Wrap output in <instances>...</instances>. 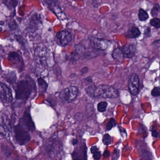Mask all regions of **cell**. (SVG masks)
Returning <instances> with one entry per match:
<instances>
[{
	"label": "cell",
	"mask_w": 160,
	"mask_h": 160,
	"mask_svg": "<svg viewBox=\"0 0 160 160\" xmlns=\"http://www.w3.org/2000/svg\"><path fill=\"white\" fill-rule=\"evenodd\" d=\"M118 91L115 88L107 85H101L95 88L92 97L114 99L118 96Z\"/></svg>",
	"instance_id": "obj_1"
},
{
	"label": "cell",
	"mask_w": 160,
	"mask_h": 160,
	"mask_svg": "<svg viewBox=\"0 0 160 160\" xmlns=\"http://www.w3.org/2000/svg\"><path fill=\"white\" fill-rule=\"evenodd\" d=\"M32 85L29 81L22 80L19 82L16 90V98L18 100H27L32 92Z\"/></svg>",
	"instance_id": "obj_2"
},
{
	"label": "cell",
	"mask_w": 160,
	"mask_h": 160,
	"mask_svg": "<svg viewBox=\"0 0 160 160\" xmlns=\"http://www.w3.org/2000/svg\"><path fill=\"white\" fill-rule=\"evenodd\" d=\"M62 148V143L60 140L52 138L46 143L45 149L51 158H55L59 155Z\"/></svg>",
	"instance_id": "obj_3"
},
{
	"label": "cell",
	"mask_w": 160,
	"mask_h": 160,
	"mask_svg": "<svg viewBox=\"0 0 160 160\" xmlns=\"http://www.w3.org/2000/svg\"><path fill=\"white\" fill-rule=\"evenodd\" d=\"M14 132L16 139L19 145H26L30 140L31 136L28 131L20 123L15 127Z\"/></svg>",
	"instance_id": "obj_4"
},
{
	"label": "cell",
	"mask_w": 160,
	"mask_h": 160,
	"mask_svg": "<svg viewBox=\"0 0 160 160\" xmlns=\"http://www.w3.org/2000/svg\"><path fill=\"white\" fill-rule=\"evenodd\" d=\"M48 50L44 46L38 47L34 52V60L36 63L42 66L48 65Z\"/></svg>",
	"instance_id": "obj_5"
},
{
	"label": "cell",
	"mask_w": 160,
	"mask_h": 160,
	"mask_svg": "<svg viewBox=\"0 0 160 160\" xmlns=\"http://www.w3.org/2000/svg\"><path fill=\"white\" fill-rule=\"evenodd\" d=\"M78 94V89L71 86L62 90L59 94V98L63 103H70L75 100Z\"/></svg>",
	"instance_id": "obj_6"
},
{
	"label": "cell",
	"mask_w": 160,
	"mask_h": 160,
	"mask_svg": "<svg viewBox=\"0 0 160 160\" xmlns=\"http://www.w3.org/2000/svg\"><path fill=\"white\" fill-rule=\"evenodd\" d=\"M13 101L12 93L7 85L0 82V102L4 104L11 103Z\"/></svg>",
	"instance_id": "obj_7"
},
{
	"label": "cell",
	"mask_w": 160,
	"mask_h": 160,
	"mask_svg": "<svg viewBox=\"0 0 160 160\" xmlns=\"http://www.w3.org/2000/svg\"><path fill=\"white\" fill-rule=\"evenodd\" d=\"M19 123L28 131L33 132L35 130V125L31 117L29 108L26 109L24 112L23 118L20 120Z\"/></svg>",
	"instance_id": "obj_8"
},
{
	"label": "cell",
	"mask_w": 160,
	"mask_h": 160,
	"mask_svg": "<svg viewBox=\"0 0 160 160\" xmlns=\"http://www.w3.org/2000/svg\"><path fill=\"white\" fill-rule=\"evenodd\" d=\"M139 79L138 76L135 73H132L129 77L128 88L132 95L135 96L138 92L139 87Z\"/></svg>",
	"instance_id": "obj_9"
},
{
	"label": "cell",
	"mask_w": 160,
	"mask_h": 160,
	"mask_svg": "<svg viewBox=\"0 0 160 160\" xmlns=\"http://www.w3.org/2000/svg\"><path fill=\"white\" fill-rule=\"evenodd\" d=\"M41 18L37 15H33L29 19L27 24V29L31 32H34L39 28L41 25Z\"/></svg>",
	"instance_id": "obj_10"
},
{
	"label": "cell",
	"mask_w": 160,
	"mask_h": 160,
	"mask_svg": "<svg viewBox=\"0 0 160 160\" xmlns=\"http://www.w3.org/2000/svg\"><path fill=\"white\" fill-rule=\"evenodd\" d=\"M9 124L6 122L4 118L0 117V137L5 138L10 137L11 130Z\"/></svg>",
	"instance_id": "obj_11"
},
{
	"label": "cell",
	"mask_w": 160,
	"mask_h": 160,
	"mask_svg": "<svg viewBox=\"0 0 160 160\" xmlns=\"http://www.w3.org/2000/svg\"><path fill=\"white\" fill-rule=\"evenodd\" d=\"M57 37L62 46H66L69 44L72 41V35L67 31L59 32L57 34Z\"/></svg>",
	"instance_id": "obj_12"
},
{
	"label": "cell",
	"mask_w": 160,
	"mask_h": 160,
	"mask_svg": "<svg viewBox=\"0 0 160 160\" xmlns=\"http://www.w3.org/2000/svg\"><path fill=\"white\" fill-rule=\"evenodd\" d=\"M93 48L96 50H105L108 47L107 41L102 39H95L91 42Z\"/></svg>",
	"instance_id": "obj_13"
},
{
	"label": "cell",
	"mask_w": 160,
	"mask_h": 160,
	"mask_svg": "<svg viewBox=\"0 0 160 160\" xmlns=\"http://www.w3.org/2000/svg\"><path fill=\"white\" fill-rule=\"evenodd\" d=\"M123 56L128 58H132L135 55L136 49L134 45L128 44L123 47L122 50Z\"/></svg>",
	"instance_id": "obj_14"
},
{
	"label": "cell",
	"mask_w": 160,
	"mask_h": 160,
	"mask_svg": "<svg viewBox=\"0 0 160 160\" xmlns=\"http://www.w3.org/2000/svg\"><path fill=\"white\" fill-rule=\"evenodd\" d=\"M141 34L140 31L138 28L135 27H132L128 30L127 32V36L130 38H138Z\"/></svg>",
	"instance_id": "obj_15"
},
{
	"label": "cell",
	"mask_w": 160,
	"mask_h": 160,
	"mask_svg": "<svg viewBox=\"0 0 160 160\" xmlns=\"http://www.w3.org/2000/svg\"><path fill=\"white\" fill-rule=\"evenodd\" d=\"M9 59L13 64L18 65L21 62L20 56L17 52H11L9 55Z\"/></svg>",
	"instance_id": "obj_16"
},
{
	"label": "cell",
	"mask_w": 160,
	"mask_h": 160,
	"mask_svg": "<svg viewBox=\"0 0 160 160\" xmlns=\"http://www.w3.org/2000/svg\"><path fill=\"white\" fill-rule=\"evenodd\" d=\"M112 57L114 59L118 62H122L123 60L124 56L122 50L119 48H117L113 51L112 54Z\"/></svg>",
	"instance_id": "obj_17"
},
{
	"label": "cell",
	"mask_w": 160,
	"mask_h": 160,
	"mask_svg": "<svg viewBox=\"0 0 160 160\" xmlns=\"http://www.w3.org/2000/svg\"><path fill=\"white\" fill-rule=\"evenodd\" d=\"M138 18L140 21H144L148 18L149 16L146 11L143 9H140L138 12Z\"/></svg>",
	"instance_id": "obj_18"
},
{
	"label": "cell",
	"mask_w": 160,
	"mask_h": 160,
	"mask_svg": "<svg viewBox=\"0 0 160 160\" xmlns=\"http://www.w3.org/2000/svg\"><path fill=\"white\" fill-rule=\"evenodd\" d=\"M38 84L41 91L45 92L48 88V85L46 82L42 78H40L38 79Z\"/></svg>",
	"instance_id": "obj_19"
},
{
	"label": "cell",
	"mask_w": 160,
	"mask_h": 160,
	"mask_svg": "<svg viewBox=\"0 0 160 160\" xmlns=\"http://www.w3.org/2000/svg\"><path fill=\"white\" fill-rule=\"evenodd\" d=\"M108 103L106 102H100L97 105V109L100 112H103L105 111L107 107Z\"/></svg>",
	"instance_id": "obj_20"
},
{
	"label": "cell",
	"mask_w": 160,
	"mask_h": 160,
	"mask_svg": "<svg viewBox=\"0 0 160 160\" xmlns=\"http://www.w3.org/2000/svg\"><path fill=\"white\" fill-rule=\"evenodd\" d=\"M150 25L152 27L156 28H159L160 27V19L157 18H155L153 19H151L150 20Z\"/></svg>",
	"instance_id": "obj_21"
},
{
	"label": "cell",
	"mask_w": 160,
	"mask_h": 160,
	"mask_svg": "<svg viewBox=\"0 0 160 160\" xmlns=\"http://www.w3.org/2000/svg\"><path fill=\"white\" fill-rule=\"evenodd\" d=\"M102 142L104 145L107 146L110 145L111 143V137L108 134H105L103 137Z\"/></svg>",
	"instance_id": "obj_22"
},
{
	"label": "cell",
	"mask_w": 160,
	"mask_h": 160,
	"mask_svg": "<svg viewBox=\"0 0 160 160\" xmlns=\"http://www.w3.org/2000/svg\"><path fill=\"white\" fill-rule=\"evenodd\" d=\"M97 50H92V51H88L87 53H85V57L88 59L93 58L97 56Z\"/></svg>",
	"instance_id": "obj_23"
},
{
	"label": "cell",
	"mask_w": 160,
	"mask_h": 160,
	"mask_svg": "<svg viewBox=\"0 0 160 160\" xmlns=\"http://www.w3.org/2000/svg\"><path fill=\"white\" fill-rule=\"evenodd\" d=\"M116 125H117V123H116L115 120L114 119V118H110V119L109 120V121H108V123H107V129L108 130V131H109V130H111L112 128H113V127L116 126Z\"/></svg>",
	"instance_id": "obj_24"
},
{
	"label": "cell",
	"mask_w": 160,
	"mask_h": 160,
	"mask_svg": "<svg viewBox=\"0 0 160 160\" xmlns=\"http://www.w3.org/2000/svg\"><path fill=\"white\" fill-rule=\"evenodd\" d=\"M159 12V5L158 4H155L152 10L151 14L153 17L157 16Z\"/></svg>",
	"instance_id": "obj_25"
},
{
	"label": "cell",
	"mask_w": 160,
	"mask_h": 160,
	"mask_svg": "<svg viewBox=\"0 0 160 160\" xmlns=\"http://www.w3.org/2000/svg\"><path fill=\"white\" fill-rule=\"evenodd\" d=\"M151 95L153 97H158L160 95V89L159 87H155L151 92Z\"/></svg>",
	"instance_id": "obj_26"
},
{
	"label": "cell",
	"mask_w": 160,
	"mask_h": 160,
	"mask_svg": "<svg viewBox=\"0 0 160 160\" xmlns=\"http://www.w3.org/2000/svg\"><path fill=\"white\" fill-rule=\"evenodd\" d=\"M93 157L95 160H99L101 157V153L100 152L97 151L93 153Z\"/></svg>",
	"instance_id": "obj_27"
},
{
	"label": "cell",
	"mask_w": 160,
	"mask_h": 160,
	"mask_svg": "<svg viewBox=\"0 0 160 160\" xmlns=\"http://www.w3.org/2000/svg\"><path fill=\"white\" fill-rule=\"evenodd\" d=\"M152 135L153 137L158 138L159 136V132L155 129H153L152 131Z\"/></svg>",
	"instance_id": "obj_28"
},
{
	"label": "cell",
	"mask_w": 160,
	"mask_h": 160,
	"mask_svg": "<svg viewBox=\"0 0 160 160\" xmlns=\"http://www.w3.org/2000/svg\"><path fill=\"white\" fill-rule=\"evenodd\" d=\"M150 28H148L146 30H145V32H144V34L145 35L148 36H150L149 35H150Z\"/></svg>",
	"instance_id": "obj_29"
},
{
	"label": "cell",
	"mask_w": 160,
	"mask_h": 160,
	"mask_svg": "<svg viewBox=\"0 0 160 160\" xmlns=\"http://www.w3.org/2000/svg\"><path fill=\"white\" fill-rule=\"evenodd\" d=\"M98 151V149H97V147L96 146H93V147H92L91 148V152L92 153H95V152Z\"/></svg>",
	"instance_id": "obj_30"
},
{
	"label": "cell",
	"mask_w": 160,
	"mask_h": 160,
	"mask_svg": "<svg viewBox=\"0 0 160 160\" xmlns=\"http://www.w3.org/2000/svg\"><path fill=\"white\" fill-rule=\"evenodd\" d=\"M88 71V68L87 67H84L82 70H81V72L83 74L86 73Z\"/></svg>",
	"instance_id": "obj_31"
},
{
	"label": "cell",
	"mask_w": 160,
	"mask_h": 160,
	"mask_svg": "<svg viewBox=\"0 0 160 160\" xmlns=\"http://www.w3.org/2000/svg\"><path fill=\"white\" fill-rule=\"evenodd\" d=\"M78 141L77 140H76V139H73L72 141V143L73 145H76V144H77Z\"/></svg>",
	"instance_id": "obj_32"
}]
</instances>
